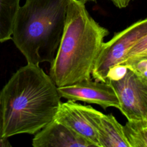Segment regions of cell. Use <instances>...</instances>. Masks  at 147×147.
Returning a JSON list of instances; mask_svg holds the SVG:
<instances>
[{"mask_svg": "<svg viewBox=\"0 0 147 147\" xmlns=\"http://www.w3.org/2000/svg\"><path fill=\"white\" fill-rule=\"evenodd\" d=\"M60 99L49 75L27 63L0 92V136L36 134L54 118Z\"/></svg>", "mask_w": 147, "mask_h": 147, "instance_id": "cell-1", "label": "cell"}, {"mask_svg": "<svg viewBox=\"0 0 147 147\" xmlns=\"http://www.w3.org/2000/svg\"><path fill=\"white\" fill-rule=\"evenodd\" d=\"M109 34L90 16L85 3L69 0L60 43L49 75L57 87L91 79L98 56Z\"/></svg>", "mask_w": 147, "mask_h": 147, "instance_id": "cell-2", "label": "cell"}, {"mask_svg": "<svg viewBox=\"0 0 147 147\" xmlns=\"http://www.w3.org/2000/svg\"><path fill=\"white\" fill-rule=\"evenodd\" d=\"M69 0H26L20 6L11 39L27 63H51L63 35Z\"/></svg>", "mask_w": 147, "mask_h": 147, "instance_id": "cell-3", "label": "cell"}, {"mask_svg": "<svg viewBox=\"0 0 147 147\" xmlns=\"http://www.w3.org/2000/svg\"><path fill=\"white\" fill-rule=\"evenodd\" d=\"M146 35V18L140 20L114 33L111 40L103 44L92 71V78L95 81L109 83L107 75L109 69L122 62L129 48Z\"/></svg>", "mask_w": 147, "mask_h": 147, "instance_id": "cell-4", "label": "cell"}, {"mask_svg": "<svg viewBox=\"0 0 147 147\" xmlns=\"http://www.w3.org/2000/svg\"><path fill=\"white\" fill-rule=\"evenodd\" d=\"M109 83L117 96L119 109L128 121L147 119V80L127 69L123 78Z\"/></svg>", "mask_w": 147, "mask_h": 147, "instance_id": "cell-5", "label": "cell"}, {"mask_svg": "<svg viewBox=\"0 0 147 147\" xmlns=\"http://www.w3.org/2000/svg\"><path fill=\"white\" fill-rule=\"evenodd\" d=\"M57 91L61 98L68 100L96 104L105 110L110 107L119 108L117 96L110 83L89 79L57 87Z\"/></svg>", "mask_w": 147, "mask_h": 147, "instance_id": "cell-6", "label": "cell"}, {"mask_svg": "<svg viewBox=\"0 0 147 147\" xmlns=\"http://www.w3.org/2000/svg\"><path fill=\"white\" fill-rule=\"evenodd\" d=\"M34 147H90L95 145L53 118L36 133Z\"/></svg>", "mask_w": 147, "mask_h": 147, "instance_id": "cell-7", "label": "cell"}, {"mask_svg": "<svg viewBox=\"0 0 147 147\" xmlns=\"http://www.w3.org/2000/svg\"><path fill=\"white\" fill-rule=\"evenodd\" d=\"M54 118L95 146L100 147L97 131L87 115L84 105L72 100L61 102Z\"/></svg>", "mask_w": 147, "mask_h": 147, "instance_id": "cell-8", "label": "cell"}, {"mask_svg": "<svg viewBox=\"0 0 147 147\" xmlns=\"http://www.w3.org/2000/svg\"><path fill=\"white\" fill-rule=\"evenodd\" d=\"M84 109L97 131L100 147H129L124 136L123 126L112 114H104L88 105H84Z\"/></svg>", "mask_w": 147, "mask_h": 147, "instance_id": "cell-9", "label": "cell"}, {"mask_svg": "<svg viewBox=\"0 0 147 147\" xmlns=\"http://www.w3.org/2000/svg\"><path fill=\"white\" fill-rule=\"evenodd\" d=\"M20 0H0V42L11 39Z\"/></svg>", "mask_w": 147, "mask_h": 147, "instance_id": "cell-10", "label": "cell"}, {"mask_svg": "<svg viewBox=\"0 0 147 147\" xmlns=\"http://www.w3.org/2000/svg\"><path fill=\"white\" fill-rule=\"evenodd\" d=\"M123 131L129 147H147V119L128 121Z\"/></svg>", "mask_w": 147, "mask_h": 147, "instance_id": "cell-11", "label": "cell"}, {"mask_svg": "<svg viewBox=\"0 0 147 147\" xmlns=\"http://www.w3.org/2000/svg\"><path fill=\"white\" fill-rule=\"evenodd\" d=\"M119 65L125 66L141 79L147 80V56L128 59Z\"/></svg>", "mask_w": 147, "mask_h": 147, "instance_id": "cell-12", "label": "cell"}, {"mask_svg": "<svg viewBox=\"0 0 147 147\" xmlns=\"http://www.w3.org/2000/svg\"><path fill=\"white\" fill-rule=\"evenodd\" d=\"M146 56H147V35L140 38L129 48L123 61L130 59Z\"/></svg>", "mask_w": 147, "mask_h": 147, "instance_id": "cell-13", "label": "cell"}, {"mask_svg": "<svg viewBox=\"0 0 147 147\" xmlns=\"http://www.w3.org/2000/svg\"><path fill=\"white\" fill-rule=\"evenodd\" d=\"M127 68L122 65H116L111 67L107 75L109 83L110 80H118L121 79L126 74Z\"/></svg>", "mask_w": 147, "mask_h": 147, "instance_id": "cell-14", "label": "cell"}, {"mask_svg": "<svg viewBox=\"0 0 147 147\" xmlns=\"http://www.w3.org/2000/svg\"><path fill=\"white\" fill-rule=\"evenodd\" d=\"M118 8L122 9L127 7L129 3L133 0H110Z\"/></svg>", "mask_w": 147, "mask_h": 147, "instance_id": "cell-15", "label": "cell"}, {"mask_svg": "<svg viewBox=\"0 0 147 147\" xmlns=\"http://www.w3.org/2000/svg\"><path fill=\"white\" fill-rule=\"evenodd\" d=\"M11 145L10 144L8 138L0 136V147H9Z\"/></svg>", "mask_w": 147, "mask_h": 147, "instance_id": "cell-16", "label": "cell"}, {"mask_svg": "<svg viewBox=\"0 0 147 147\" xmlns=\"http://www.w3.org/2000/svg\"><path fill=\"white\" fill-rule=\"evenodd\" d=\"M80 1H82V2H84V3H86V2H87V1H95V0H80Z\"/></svg>", "mask_w": 147, "mask_h": 147, "instance_id": "cell-17", "label": "cell"}]
</instances>
